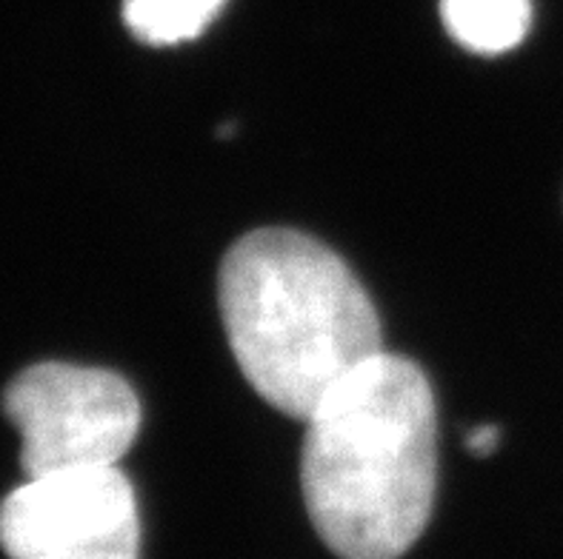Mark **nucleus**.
Masks as SVG:
<instances>
[{"instance_id": "nucleus-2", "label": "nucleus", "mask_w": 563, "mask_h": 559, "mask_svg": "<svg viewBox=\"0 0 563 559\" xmlns=\"http://www.w3.org/2000/svg\"><path fill=\"white\" fill-rule=\"evenodd\" d=\"M218 294L243 377L295 420L384 351L361 280L309 234L261 228L241 237L223 257Z\"/></svg>"}, {"instance_id": "nucleus-7", "label": "nucleus", "mask_w": 563, "mask_h": 559, "mask_svg": "<svg viewBox=\"0 0 563 559\" xmlns=\"http://www.w3.org/2000/svg\"><path fill=\"white\" fill-rule=\"evenodd\" d=\"M498 443H500L498 425H481V428H475V432L470 434V439H466L470 451L478 454V457H489V454L498 448Z\"/></svg>"}, {"instance_id": "nucleus-6", "label": "nucleus", "mask_w": 563, "mask_h": 559, "mask_svg": "<svg viewBox=\"0 0 563 559\" xmlns=\"http://www.w3.org/2000/svg\"><path fill=\"white\" fill-rule=\"evenodd\" d=\"M223 0H123V23L150 46L192 41L221 12Z\"/></svg>"}, {"instance_id": "nucleus-1", "label": "nucleus", "mask_w": 563, "mask_h": 559, "mask_svg": "<svg viewBox=\"0 0 563 559\" xmlns=\"http://www.w3.org/2000/svg\"><path fill=\"white\" fill-rule=\"evenodd\" d=\"M303 503L341 559H398L432 514L438 485L435 394L412 360L380 351L309 414Z\"/></svg>"}, {"instance_id": "nucleus-5", "label": "nucleus", "mask_w": 563, "mask_h": 559, "mask_svg": "<svg viewBox=\"0 0 563 559\" xmlns=\"http://www.w3.org/2000/svg\"><path fill=\"white\" fill-rule=\"evenodd\" d=\"M443 26L475 55L515 49L532 26L529 0H443Z\"/></svg>"}, {"instance_id": "nucleus-3", "label": "nucleus", "mask_w": 563, "mask_h": 559, "mask_svg": "<svg viewBox=\"0 0 563 559\" xmlns=\"http://www.w3.org/2000/svg\"><path fill=\"white\" fill-rule=\"evenodd\" d=\"M3 409L21 432L26 477L118 466L141 432V400L121 374L37 362L9 382Z\"/></svg>"}, {"instance_id": "nucleus-4", "label": "nucleus", "mask_w": 563, "mask_h": 559, "mask_svg": "<svg viewBox=\"0 0 563 559\" xmlns=\"http://www.w3.org/2000/svg\"><path fill=\"white\" fill-rule=\"evenodd\" d=\"M9 559H137L135 491L118 466L29 477L0 505Z\"/></svg>"}]
</instances>
